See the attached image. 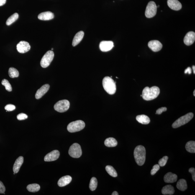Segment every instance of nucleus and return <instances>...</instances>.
I'll return each mask as SVG.
<instances>
[{"label":"nucleus","mask_w":195,"mask_h":195,"mask_svg":"<svg viewBox=\"0 0 195 195\" xmlns=\"http://www.w3.org/2000/svg\"><path fill=\"white\" fill-rule=\"evenodd\" d=\"M160 92L158 87L154 86L151 88L146 87L142 91V97L146 101H151L158 97Z\"/></svg>","instance_id":"1"},{"label":"nucleus","mask_w":195,"mask_h":195,"mask_svg":"<svg viewBox=\"0 0 195 195\" xmlns=\"http://www.w3.org/2000/svg\"><path fill=\"white\" fill-rule=\"evenodd\" d=\"M146 150L143 146L139 145L136 147L134 152V159L137 164L142 166L145 163L146 159Z\"/></svg>","instance_id":"2"},{"label":"nucleus","mask_w":195,"mask_h":195,"mask_svg":"<svg viewBox=\"0 0 195 195\" xmlns=\"http://www.w3.org/2000/svg\"><path fill=\"white\" fill-rule=\"evenodd\" d=\"M102 84L105 91L107 92L108 94L113 95L116 93V83L111 77H105L103 80Z\"/></svg>","instance_id":"3"},{"label":"nucleus","mask_w":195,"mask_h":195,"mask_svg":"<svg viewBox=\"0 0 195 195\" xmlns=\"http://www.w3.org/2000/svg\"><path fill=\"white\" fill-rule=\"evenodd\" d=\"M194 115L193 113L190 112L186 115L182 116L175 121L172 125L173 128H178L181 126L185 125L190 122L192 119Z\"/></svg>","instance_id":"4"},{"label":"nucleus","mask_w":195,"mask_h":195,"mask_svg":"<svg viewBox=\"0 0 195 195\" xmlns=\"http://www.w3.org/2000/svg\"><path fill=\"white\" fill-rule=\"evenodd\" d=\"M85 123L83 121L78 120L70 123L67 126V129L70 133L79 132L84 128Z\"/></svg>","instance_id":"5"},{"label":"nucleus","mask_w":195,"mask_h":195,"mask_svg":"<svg viewBox=\"0 0 195 195\" xmlns=\"http://www.w3.org/2000/svg\"><path fill=\"white\" fill-rule=\"evenodd\" d=\"M54 56V54L52 51L49 50L46 52L41 60V66L43 68L49 67L53 60Z\"/></svg>","instance_id":"6"},{"label":"nucleus","mask_w":195,"mask_h":195,"mask_svg":"<svg viewBox=\"0 0 195 195\" xmlns=\"http://www.w3.org/2000/svg\"><path fill=\"white\" fill-rule=\"evenodd\" d=\"M68 153L72 158H80L82 154L81 146L78 143L73 144L70 147Z\"/></svg>","instance_id":"7"},{"label":"nucleus","mask_w":195,"mask_h":195,"mask_svg":"<svg viewBox=\"0 0 195 195\" xmlns=\"http://www.w3.org/2000/svg\"><path fill=\"white\" fill-rule=\"evenodd\" d=\"M70 103L67 100L59 101L54 106V109L58 112L62 113L66 112L69 109Z\"/></svg>","instance_id":"8"},{"label":"nucleus","mask_w":195,"mask_h":195,"mask_svg":"<svg viewBox=\"0 0 195 195\" xmlns=\"http://www.w3.org/2000/svg\"><path fill=\"white\" fill-rule=\"evenodd\" d=\"M157 6L155 2L150 1L146 7L145 12V16L147 18H150L155 16L157 14Z\"/></svg>","instance_id":"9"},{"label":"nucleus","mask_w":195,"mask_h":195,"mask_svg":"<svg viewBox=\"0 0 195 195\" xmlns=\"http://www.w3.org/2000/svg\"><path fill=\"white\" fill-rule=\"evenodd\" d=\"M17 51L19 53H26L30 50L31 47L28 42L25 41H22L17 45Z\"/></svg>","instance_id":"10"},{"label":"nucleus","mask_w":195,"mask_h":195,"mask_svg":"<svg viewBox=\"0 0 195 195\" xmlns=\"http://www.w3.org/2000/svg\"><path fill=\"white\" fill-rule=\"evenodd\" d=\"M114 47V43L111 41H102L99 44L100 49L102 52L109 51Z\"/></svg>","instance_id":"11"},{"label":"nucleus","mask_w":195,"mask_h":195,"mask_svg":"<svg viewBox=\"0 0 195 195\" xmlns=\"http://www.w3.org/2000/svg\"><path fill=\"white\" fill-rule=\"evenodd\" d=\"M60 152L58 150L52 151L50 153L47 154L44 158L45 162H51L55 161L58 159L59 157Z\"/></svg>","instance_id":"12"},{"label":"nucleus","mask_w":195,"mask_h":195,"mask_svg":"<svg viewBox=\"0 0 195 195\" xmlns=\"http://www.w3.org/2000/svg\"><path fill=\"white\" fill-rule=\"evenodd\" d=\"M148 46L154 52H158L161 50L163 47L161 42L158 40H152L148 43Z\"/></svg>","instance_id":"13"},{"label":"nucleus","mask_w":195,"mask_h":195,"mask_svg":"<svg viewBox=\"0 0 195 195\" xmlns=\"http://www.w3.org/2000/svg\"><path fill=\"white\" fill-rule=\"evenodd\" d=\"M195 40V33L194 32H189L185 36L183 41L186 45L190 46L194 43Z\"/></svg>","instance_id":"14"},{"label":"nucleus","mask_w":195,"mask_h":195,"mask_svg":"<svg viewBox=\"0 0 195 195\" xmlns=\"http://www.w3.org/2000/svg\"><path fill=\"white\" fill-rule=\"evenodd\" d=\"M49 88H50V86L48 84H46L42 86L41 87L37 90L35 95L36 99H40L48 91Z\"/></svg>","instance_id":"15"},{"label":"nucleus","mask_w":195,"mask_h":195,"mask_svg":"<svg viewBox=\"0 0 195 195\" xmlns=\"http://www.w3.org/2000/svg\"><path fill=\"white\" fill-rule=\"evenodd\" d=\"M167 4L169 7L173 10H180L182 8V4L178 0H167Z\"/></svg>","instance_id":"16"},{"label":"nucleus","mask_w":195,"mask_h":195,"mask_svg":"<svg viewBox=\"0 0 195 195\" xmlns=\"http://www.w3.org/2000/svg\"><path fill=\"white\" fill-rule=\"evenodd\" d=\"M54 17L53 13L50 11L41 13L38 16L39 19L41 20H50Z\"/></svg>","instance_id":"17"},{"label":"nucleus","mask_w":195,"mask_h":195,"mask_svg":"<svg viewBox=\"0 0 195 195\" xmlns=\"http://www.w3.org/2000/svg\"><path fill=\"white\" fill-rule=\"evenodd\" d=\"M178 179V176L175 174L168 173L165 175L164 180L166 183H170L176 182Z\"/></svg>","instance_id":"18"},{"label":"nucleus","mask_w":195,"mask_h":195,"mask_svg":"<svg viewBox=\"0 0 195 195\" xmlns=\"http://www.w3.org/2000/svg\"><path fill=\"white\" fill-rule=\"evenodd\" d=\"M23 162L24 158L22 156L19 157L16 160L13 168V171L14 173H18Z\"/></svg>","instance_id":"19"},{"label":"nucleus","mask_w":195,"mask_h":195,"mask_svg":"<svg viewBox=\"0 0 195 195\" xmlns=\"http://www.w3.org/2000/svg\"><path fill=\"white\" fill-rule=\"evenodd\" d=\"M72 178L70 176H65L62 177L59 180L58 184L60 187H63L67 186L71 182Z\"/></svg>","instance_id":"20"},{"label":"nucleus","mask_w":195,"mask_h":195,"mask_svg":"<svg viewBox=\"0 0 195 195\" xmlns=\"http://www.w3.org/2000/svg\"><path fill=\"white\" fill-rule=\"evenodd\" d=\"M84 35V33L83 31H80L76 34L74 37L72 43L73 46H75L81 42L83 40Z\"/></svg>","instance_id":"21"},{"label":"nucleus","mask_w":195,"mask_h":195,"mask_svg":"<svg viewBox=\"0 0 195 195\" xmlns=\"http://www.w3.org/2000/svg\"><path fill=\"white\" fill-rule=\"evenodd\" d=\"M174 192V188L171 185H167L163 187L162 190V193L163 195H173Z\"/></svg>","instance_id":"22"},{"label":"nucleus","mask_w":195,"mask_h":195,"mask_svg":"<svg viewBox=\"0 0 195 195\" xmlns=\"http://www.w3.org/2000/svg\"><path fill=\"white\" fill-rule=\"evenodd\" d=\"M136 119L138 122L143 124H148L149 123L150 121L148 116L144 115L137 116Z\"/></svg>","instance_id":"23"},{"label":"nucleus","mask_w":195,"mask_h":195,"mask_svg":"<svg viewBox=\"0 0 195 195\" xmlns=\"http://www.w3.org/2000/svg\"><path fill=\"white\" fill-rule=\"evenodd\" d=\"M176 187L180 191H185L188 188L186 180L183 179H181L178 180L177 183Z\"/></svg>","instance_id":"24"},{"label":"nucleus","mask_w":195,"mask_h":195,"mask_svg":"<svg viewBox=\"0 0 195 195\" xmlns=\"http://www.w3.org/2000/svg\"><path fill=\"white\" fill-rule=\"evenodd\" d=\"M104 145L108 147H114L117 145V141L114 138L110 137L104 141Z\"/></svg>","instance_id":"25"},{"label":"nucleus","mask_w":195,"mask_h":195,"mask_svg":"<svg viewBox=\"0 0 195 195\" xmlns=\"http://www.w3.org/2000/svg\"><path fill=\"white\" fill-rule=\"evenodd\" d=\"M186 149L190 153L195 152V142L194 141H190L186 143Z\"/></svg>","instance_id":"26"},{"label":"nucleus","mask_w":195,"mask_h":195,"mask_svg":"<svg viewBox=\"0 0 195 195\" xmlns=\"http://www.w3.org/2000/svg\"><path fill=\"white\" fill-rule=\"evenodd\" d=\"M27 189L29 192H36L39 191L40 189V185L37 183H33L28 185Z\"/></svg>","instance_id":"27"},{"label":"nucleus","mask_w":195,"mask_h":195,"mask_svg":"<svg viewBox=\"0 0 195 195\" xmlns=\"http://www.w3.org/2000/svg\"><path fill=\"white\" fill-rule=\"evenodd\" d=\"M19 17V14L17 13H14L12 15L10 16L6 21V24L7 25L9 26L14 22L18 19Z\"/></svg>","instance_id":"28"},{"label":"nucleus","mask_w":195,"mask_h":195,"mask_svg":"<svg viewBox=\"0 0 195 195\" xmlns=\"http://www.w3.org/2000/svg\"><path fill=\"white\" fill-rule=\"evenodd\" d=\"M106 170L111 176L115 178L117 176V174L116 170L111 165H107L106 167Z\"/></svg>","instance_id":"29"},{"label":"nucleus","mask_w":195,"mask_h":195,"mask_svg":"<svg viewBox=\"0 0 195 195\" xmlns=\"http://www.w3.org/2000/svg\"><path fill=\"white\" fill-rule=\"evenodd\" d=\"M9 76L12 78H17L19 75L18 70L13 67H11L9 68Z\"/></svg>","instance_id":"30"},{"label":"nucleus","mask_w":195,"mask_h":195,"mask_svg":"<svg viewBox=\"0 0 195 195\" xmlns=\"http://www.w3.org/2000/svg\"><path fill=\"white\" fill-rule=\"evenodd\" d=\"M98 186L97 179L95 177L91 178L89 184V188L91 191H94L96 189Z\"/></svg>","instance_id":"31"},{"label":"nucleus","mask_w":195,"mask_h":195,"mask_svg":"<svg viewBox=\"0 0 195 195\" xmlns=\"http://www.w3.org/2000/svg\"><path fill=\"white\" fill-rule=\"evenodd\" d=\"M1 84L5 86L6 89L7 91L10 92L12 91V86L7 80L3 79L1 81Z\"/></svg>","instance_id":"32"},{"label":"nucleus","mask_w":195,"mask_h":195,"mask_svg":"<svg viewBox=\"0 0 195 195\" xmlns=\"http://www.w3.org/2000/svg\"><path fill=\"white\" fill-rule=\"evenodd\" d=\"M168 157L167 156H164L163 158L160 159L158 162L159 165L160 166L163 167L165 166L167 162Z\"/></svg>","instance_id":"33"},{"label":"nucleus","mask_w":195,"mask_h":195,"mask_svg":"<svg viewBox=\"0 0 195 195\" xmlns=\"http://www.w3.org/2000/svg\"><path fill=\"white\" fill-rule=\"evenodd\" d=\"M159 169L160 166L159 165L157 164L154 165L151 171V174L152 175H154Z\"/></svg>","instance_id":"34"},{"label":"nucleus","mask_w":195,"mask_h":195,"mask_svg":"<svg viewBox=\"0 0 195 195\" xmlns=\"http://www.w3.org/2000/svg\"><path fill=\"white\" fill-rule=\"evenodd\" d=\"M4 108L7 111H11L14 110L16 109V107L14 105L8 104Z\"/></svg>","instance_id":"35"},{"label":"nucleus","mask_w":195,"mask_h":195,"mask_svg":"<svg viewBox=\"0 0 195 195\" xmlns=\"http://www.w3.org/2000/svg\"><path fill=\"white\" fill-rule=\"evenodd\" d=\"M28 116L27 115L24 113H21L18 115L17 116V119L19 120H22L27 119Z\"/></svg>","instance_id":"36"},{"label":"nucleus","mask_w":195,"mask_h":195,"mask_svg":"<svg viewBox=\"0 0 195 195\" xmlns=\"http://www.w3.org/2000/svg\"><path fill=\"white\" fill-rule=\"evenodd\" d=\"M6 191V188L2 182L0 181V193L4 194Z\"/></svg>","instance_id":"37"},{"label":"nucleus","mask_w":195,"mask_h":195,"mask_svg":"<svg viewBox=\"0 0 195 195\" xmlns=\"http://www.w3.org/2000/svg\"><path fill=\"white\" fill-rule=\"evenodd\" d=\"M167 110V108L165 107H162L157 110L156 114L160 115L163 112H165Z\"/></svg>","instance_id":"38"},{"label":"nucleus","mask_w":195,"mask_h":195,"mask_svg":"<svg viewBox=\"0 0 195 195\" xmlns=\"http://www.w3.org/2000/svg\"><path fill=\"white\" fill-rule=\"evenodd\" d=\"M189 173L192 175V178L193 181H195V170L194 168H190L189 170Z\"/></svg>","instance_id":"39"},{"label":"nucleus","mask_w":195,"mask_h":195,"mask_svg":"<svg viewBox=\"0 0 195 195\" xmlns=\"http://www.w3.org/2000/svg\"><path fill=\"white\" fill-rule=\"evenodd\" d=\"M191 67H189L187 68L185 70V73H188L189 75L191 74Z\"/></svg>","instance_id":"40"},{"label":"nucleus","mask_w":195,"mask_h":195,"mask_svg":"<svg viewBox=\"0 0 195 195\" xmlns=\"http://www.w3.org/2000/svg\"><path fill=\"white\" fill-rule=\"evenodd\" d=\"M6 2V0H0V6L4 5L5 4Z\"/></svg>","instance_id":"41"},{"label":"nucleus","mask_w":195,"mask_h":195,"mask_svg":"<svg viewBox=\"0 0 195 195\" xmlns=\"http://www.w3.org/2000/svg\"><path fill=\"white\" fill-rule=\"evenodd\" d=\"M119 194L117 191H114V192H113L112 194V195H118Z\"/></svg>","instance_id":"42"},{"label":"nucleus","mask_w":195,"mask_h":195,"mask_svg":"<svg viewBox=\"0 0 195 195\" xmlns=\"http://www.w3.org/2000/svg\"><path fill=\"white\" fill-rule=\"evenodd\" d=\"M192 69L193 70V73H194V74L195 73V66L194 65H193L192 66Z\"/></svg>","instance_id":"43"},{"label":"nucleus","mask_w":195,"mask_h":195,"mask_svg":"<svg viewBox=\"0 0 195 195\" xmlns=\"http://www.w3.org/2000/svg\"><path fill=\"white\" fill-rule=\"evenodd\" d=\"M195 90H194V92H193V94H194V96H195Z\"/></svg>","instance_id":"44"},{"label":"nucleus","mask_w":195,"mask_h":195,"mask_svg":"<svg viewBox=\"0 0 195 195\" xmlns=\"http://www.w3.org/2000/svg\"><path fill=\"white\" fill-rule=\"evenodd\" d=\"M159 7V6L158 5V6H157V8Z\"/></svg>","instance_id":"45"},{"label":"nucleus","mask_w":195,"mask_h":195,"mask_svg":"<svg viewBox=\"0 0 195 195\" xmlns=\"http://www.w3.org/2000/svg\"><path fill=\"white\" fill-rule=\"evenodd\" d=\"M51 50H53V48H52V49H51Z\"/></svg>","instance_id":"46"}]
</instances>
